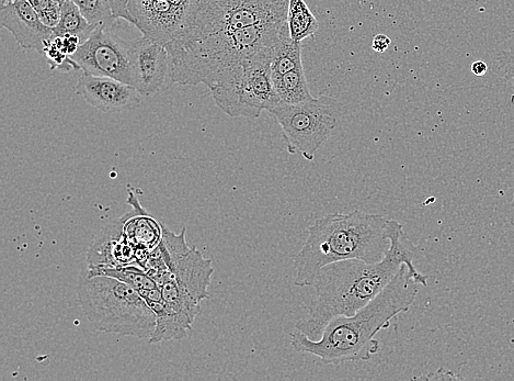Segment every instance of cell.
<instances>
[{"mask_svg": "<svg viewBox=\"0 0 514 381\" xmlns=\"http://www.w3.org/2000/svg\"><path fill=\"white\" fill-rule=\"evenodd\" d=\"M0 24L14 36L22 49L43 54L44 43L54 36L28 0H10L0 9Z\"/></svg>", "mask_w": 514, "mask_h": 381, "instance_id": "obj_12", "label": "cell"}, {"mask_svg": "<svg viewBox=\"0 0 514 381\" xmlns=\"http://www.w3.org/2000/svg\"><path fill=\"white\" fill-rule=\"evenodd\" d=\"M506 75L509 78V80L512 82L513 87H514V59L512 60L511 64L508 65Z\"/></svg>", "mask_w": 514, "mask_h": 381, "instance_id": "obj_25", "label": "cell"}, {"mask_svg": "<svg viewBox=\"0 0 514 381\" xmlns=\"http://www.w3.org/2000/svg\"><path fill=\"white\" fill-rule=\"evenodd\" d=\"M95 29L96 27L89 24L88 20L81 13V10H79L72 0H67V2L62 5L60 24L53 30L55 36H74L84 43L89 39Z\"/></svg>", "mask_w": 514, "mask_h": 381, "instance_id": "obj_18", "label": "cell"}, {"mask_svg": "<svg viewBox=\"0 0 514 381\" xmlns=\"http://www.w3.org/2000/svg\"><path fill=\"white\" fill-rule=\"evenodd\" d=\"M288 26L291 38L299 43L314 37L319 30V22L305 0H290Z\"/></svg>", "mask_w": 514, "mask_h": 381, "instance_id": "obj_17", "label": "cell"}, {"mask_svg": "<svg viewBox=\"0 0 514 381\" xmlns=\"http://www.w3.org/2000/svg\"><path fill=\"white\" fill-rule=\"evenodd\" d=\"M388 235L391 248L382 261H342L325 266L318 273L313 286V298L307 306L306 315L296 322L295 329L311 340L321 339L331 320L341 316H353L370 304L390 285L403 265H407L419 285L428 286V277L421 274L415 266L422 252L408 239L404 224L391 219Z\"/></svg>", "mask_w": 514, "mask_h": 381, "instance_id": "obj_1", "label": "cell"}, {"mask_svg": "<svg viewBox=\"0 0 514 381\" xmlns=\"http://www.w3.org/2000/svg\"><path fill=\"white\" fill-rule=\"evenodd\" d=\"M78 300L96 330L137 339L152 338L156 315L136 290L105 275L82 273Z\"/></svg>", "mask_w": 514, "mask_h": 381, "instance_id": "obj_4", "label": "cell"}, {"mask_svg": "<svg viewBox=\"0 0 514 381\" xmlns=\"http://www.w3.org/2000/svg\"><path fill=\"white\" fill-rule=\"evenodd\" d=\"M272 55L249 62L210 89L217 107L228 116L258 119L282 102L274 87Z\"/></svg>", "mask_w": 514, "mask_h": 381, "instance_id": "obj_6", "label": "cell"}, {"mask_svg": "<svg viewBox=\"0 0 514 381\" xmlns=\"http://www.w3.org/2000/svg\"><path fill=\"white\" fill-rule=\"evenodd\" d=\"M8 2H10V0H0V3H2V5L6 4Z\"/></svg>", "mask_w": 514, "mask_h": 381, "instance_id": "obj_27", "label": "cell"}, {"mask_svg": "<svg viewBox=\"0 0 514 381\" xmlns=\"http://www.w3.org/2000/svg\"><path fill=\"white\" fill-rule=\"evenodd\" d=\"M132 86L142 96L161 91L170 80L169 54L165 46L145 37L130 44Z\"/></svg>", "mask_w": 514, "mask_h": 381, "instance_id": "obj_10", "label": "cell"}, {"mask_svg": "<svg viewBox=\"0 0 514 381\" xmlns=\"http://www.w3.org/2000/svg\"><path fill=\"white\" fill-rule=\"evenodd\" d=\"M129 10L143 37L162 46L184 35L190 14L170 0H130Z\"/></svg>", "mask_w": 514, "mask_h": 381, "instance_id": "obj_9", "label": "cell"}, {"mask_svg": "<svg viewBox=\"0 0 514 381\" xmlns=\"http://www.w3.org/2000/svg\"><path fill=\"white\" fill-rule=\"evenodd\" d=\"M134 198L133 211L124 224V233L136 250L153 251L163 238V226L146 214L139 201Z\"/></svg>", "mask_w": 514, "mask_h": 381, "instance_id": "obj_14", "label": "cell"}, {"mask_svg": "<svg viewBox=\"0 0 514 381\" xmlns=\"http://www.w3.org/2000/svg\"><path fill=\"white\" fill-rule=\"evenodd\" d=\"M512 206H513V209H514V195H513Z\"/></svg>", "mask_w": 514, "mask_h": 381, "instance_id": "obj_28", "label": "cell"}, {"mask_svg": "<svg viewBox=\"0 0 514 381\" xmlns=\"http://www.w3.org/2000/svg\"><path fill=\"white\" fill-rule=\"evenodd\" d=\"M283 104L298 105L314 99L308 87L303 65L273 80Z\"/></svg>", "mask_w": 514, "mask_h": 381, "instance_id": "obj_15", "label": "cell"}, {"mask_svg": "<svg viewBox=\"0 0 514 381\" xmlns=\"http://www.w3.org/2000/svg\"><path fill=\"white\" fill-rule=\"evenodd\" d=\"M390 220L359 210L317 219L308 227L305 243L294 257V285L313 287L318 273L330 264L382 261L391 248Z\"/></svg>", "mask_w": 514, "mask_h": 381, "instance_id": "obj_3", "label": "cell"}, {"mask_svg": "<svg viewBox=\"0 0 514 381\" xmlns=\"http://www.w3.org/2000/svg\"><path fill=\"white\" fill-rule=\"evenodd\" d=\"M84 74L110 77L132 86L130 44L104 27H97L71 56Z\"/></svg>", "mask_w": 514, "mask_h": 381, "instance_id": "obj_8", "label": "cell"}, {"mask_svg": "<svg viewBox=\"0 0 514 381\" xmlns=\"http://www.w3.org/2000/svg\"><path fill=\"white\" fill-rule=\"evenodd\" d=\"M290 0H192L188 24L178 40L198 39L269 22L287 21Z\"/></svg>", "mask_w": 514, "mask_h": 381, "instance_id": "obj_5", "label": "cell"}, {"mask_svg": "<svg viewBox=\"0 0 514 381\" xmlns=\"http://www.w3.org/2000/svg\"><path fill=\"white\" fill-rule=\"evenodd\" d=\"M28 2L36 9L38 14H41L42 11L49 8L54 3V0H28Z\"/></svg>", "mask_w": 514, "mask_h": 381, "instance_id": "obj_23", "label": "cell"}, {"mask_svg": "<svg viewBox=\"0 0 514 381\" xmlns=\"http://www.w3.org/2000/svg\"><path fill=\"white\" fill-rule=\"evenodd\" d=\"M43 54L45 55V58L48 59L51 70H59L63 72L79 70L71 56L66 52L63 38L60 36L54 35L50 40L44 43Z\"/></svg>", "mask_w": 514, "mask_h": 381, "instance_id": "obj_20", "label": "cell"}, {"mask_svg": "<svg viewBox=\"0 0 514 381\" xmlns=\"http://www.w3.org/2000/svg\"><path fill=\"white\" fill-rule=\"evenodd\" d=\"M488 71V66L483 61H476L472 64V73L476 76H484Z\"/></svg>", "mask_w": 514, "mask_h": 381, "instance_id": "obj_24", "label": "cell"}, {"mask_svg": "<svg viewBox=\"0 0 514 381\" xmlns=\"http://www.w3.org/2000/svg\"><path fill=\"white\" fill-rule=\"evenodd\" d=\"M54 2L63 5L65 2H67V0H54Z\"/></svg>", "mask_w": 514, "mask_h": 381, "instance_id": "obj_26", "label": "cell"}, {"mask_svg": "<svg viewBox=\"0 0 514 381\" xmlns=\"http://www.w3.org/2000/svg\"><path fill=\"white\" fill-rule=\"evenodd\" d=\"M61 13L62 5L54 2L49 8L42 11V13L39 14V16L45 26L54 29L55 27H57V25L60 24Z\"/></svg>", "mask_w": 514, "mask_h": 381, "instance_id": "obj_21", "label": "cell"}, {"mask_svg": "<svg viewBox=\"0 0 514 381\" xmlns=\"http://www.w3.org/2000/svg\"><path fill=\"white\" fill-rule=\"evenodd\" d=\"M128 214L102 229L87 253L88 270L136 264L134 246L124 233Z\"/></svg>", "mask_w": 514, "mask_h": 381, "instance_id": "obj_13", "label": "cell"}, {"mask_svg": "<svg viewBox=\"0 0 514 381\" xmlns=\"http://www.w3.org/2000/svg\"><path fill=\"white\" fill-rule=\"evenodd\" d=\"M81 10L83 16L89 24L97 27L110 29L116 18L112 15V10L108 0H72Z\"/></svg>", "mask_w": 514, "mask_h": 381, "instance_id": "obj_19", "label": "cell"}, {"mask_svg": "<svg viewBox=\"0 0 514 381\" xmlns=\"http://www.w3.org/2000/svg\"><path fill=\"white\" fill-rule=\"evenodd\" d=\"M392 43L391 38H388L385 35L375 36L372 41V49L378 53H384L388 48H390Z\"/></svg>", "mask_w": 514, "mask_h": 381, "instance_id": "obj_22", "label": "cell"}, {"mask_svg": "<svg viewBox=\"0 0 514 381\" xmlns=\"http://www.w3.org/2000/svg\"><path fill=\"white\" fill-rule=\"evenodd\" d=\"M76 92L94 108L111 114L135 109L142 104L136 88L114 78L83 74L76 85Z\"/></svg>", "mask_w": 514, "mask_h": 381, "instance_id": "obj_11", "label": "cell"}, {"mask_svg": "<svg viewBox=\"0 0 514 381\" xmlns=\"http://www.w3.org/2000/svg\"><path fill=\"white\" fill-rule=\"evenodd\" d=\"M418 286L415 276L403 265L390 285L370 304L353 316L331 320L322 338L316 341L294 328L291 345L296 352L316 356L326 365L370 361L381 350L376 335L409 311L417 298Z\"/></svg>", "mask_w": 514, "mask_h": 381, "instance_id": "obj_2", "label": "cell"}, {"mask_svg": "<svg viewBox=\"0 0 514 381\" xmlns=\"http://www.w3.org/2000/svg\"><path fill=\"white\" fill-rule=\"evenodd\" d=\"M279 123L283 140L291 155H302L312 162L316 153L334 136L338 111L326 98H314L298 105L281 103L269 111Z\"/></svg>", "mask_w": 514, "mask_h": 381, "instance_id": "obj_7", "label": "cell"}, {"mask_svg": "<svg viewBox=\"0 0 514 381\" xmlns=\"http://www.w3.org/2000/svg\"><path fill=\"white\" fill-rule=\"evenodd\" d=\"M302 63V43L295 42L290 30L284 32L276 48H274L271 61L272 80L287 74Z\"/></svg>", "mask_w": 514, "mask_h": 381, "instance_id": "obj_16", "label": "cell"}]
</instances>
